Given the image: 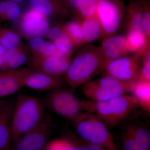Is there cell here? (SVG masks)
<instances>
[{
  "label": "cell",
  "instance_id": "cell-1",
  "mask_svg": "<svg viewBox=\"0 0 150 150\" xmlns=\"http://www.w3.org/2000/svg\"><path fill=\"white\" fill-rule=\"evenodd\" d=\"M45 108L43 101L39 98L22 94L18 96L11 120L12 147L43 120L45 116Z\"/></svg>",
  "mask_w": 150,
  "mask_h": 150
},
{
  "label": "cell",
  "instance_id": "cell-2",
  "mask_svg": "<svg viewBox=\"0 0 150 150\" xmlns=\"http://www.w3.org/2000/svg\"><path fill=\"white\" fill-rule=\"evenodd\" d=\"M105 60L100 47L89 44L79 51L64 75L65 81L73 88L84 85L103 69Z\"/></svg>",
  "mask_w": 150,
  "mask_h": 150
},
{
  "label": "cell",
  "instance_id": "cell-3",
  "mask_svg": "<svg viewBox=\"0 0 150 150\" xmlns=\"http://www.w3.org/2000/svg\"><path fill=\"white\" fill-rule=\"evenodd\" d=\"M83 110L95 113L105 126L121 122L140 106L134 96L124 94L103 101H82Z\"/></svg>",
  "mask_w": 150,
  "mask_h": 150
},
{
  "label": "cell",
  "instance_id": "cell-4",
  "mask_svg": "<svg viewBox=\"0 0 150 150\" xmlns=\"http://www.w3.org/2000/svg\"><path fill=\"white\" fill-rule=\"evenodd\" d=\"M79 136L104 150H118L106 126L98 118L81 114L74 120Z\"/></svg>",
  "mask_w": 150,
  "mask_h": 150
},
{
  "label": "cell",
  "instance_id": "cell-5",
  "mask_svg": "<svg viewBox=\"0 0 150 150\" xmlns=\"http://www.w3.org/2000/svg\"><path fill=\"white\" fill-rule=\"evenodd\" d=\"M136 81H122L105 75L87 83L82 90L84 95L92 101H105L132 91Z\"/></svg>",
  "mask_w": 150,
  "mask_h": 150
},
{
  "label": "cell",
  "instance_id": "cell-6",
  "mask_svg": "<svg viewBox=\"0 0 150 150\" xmlns=\"http://www.w3.org/2000/svg\"><path fill=\"white\" fill-rule=\"evenodd\" d=\"M123 1L116 0H99L96 15L99 20L103 39L117 34L125 17Z\"/></svg>",
  "mask_w": 150,
  "mask_h": 150
},
{
  "label": "cell",
  "instance_id": "cell-7",
  "mask_svg": "<svg viewBox=\"0 0 150 150\" xmlns=\"http://www.w3.org/2000/svg\"><path fill=\"white\" fill-rule=\"evenodd\" d=\"M45 108L59 115L74 120L83 110L80 101L70 91L57 88L50 91L43 101Z\"/></svg>",
  "mask_w": 150,
  "mask_h": 150
},
{
  "label": "cell",
  "instance_id": "cell-8",
  "mask_svg": "<svg viewBox=\"0 0 150 150\" xmlns=\"http://www.w3.org/2000/svg\"><path fill=\"white\" fill-rule=\"evenodd\" d=\"M142 57L137 54L127 55L107 62L102 70L105 75L122 81H132L139 79Z\"/></svg>",
  "mask_w": 150,
  "mask_h": 150
},
{
  "label": "cell",
  "instance_id": "cell-9",
  "mask_svg": "<svg viewBox=\"0 0 150 150\" xmlns=\"http://www.w3.org/2000/svg\"><path fill=\"white\" fill-rule=\"evenodd\" d=\"M126 40L130 45L139 47L148 42L143 30L140 0H130L125 8Z\"/></svg>",
  "mask_w": 150,
  "mask_h": 150
},
{
  "label": "cell",
  "instance_id": "cell-10",
  "mask_svg": "<svg viewBox=\"0 0 150 150\" xmlns=\"http://www.w3.org/2000/svg\"><path fill=\"white\" fill-rule=\"evenodd\" d=\"M16 20L19 35L28 40L46 37L50 28L48 18L32 8L21 14Z\"/></svg>",
  "mask_w": 150,
  "mask_h": 150
},
{
  "label": "cell",
  "instance_id": "cell-11",
  "mask_svg": "<svg viewBox=\"0 0 150 150\" xmlns=\"http://www.w3.org/2000/svg\"><path fill=\"white\" fill-rule=\"evenodd\" d=\"M51 117L46 115L39 124L18 140L11 150H34L45 147L51 134Z\"/></svg>",
  "mask_w": 150,
  "mask_h": 150
},
{
  "label": "cell",
  "instance_id": "cell-12",
  "mask_svg": "<svg viewBox=\"0 0 150 150\" xmlns=\"http://www.w3.org/2000/svg\"><path fill=\"white\" fill-rule=\"evenodd\" d=\"M71 56L59 51L48 57H33L30 68L33 71L60 78L65 74L69 67L72 61Z\"/></svg>",
  "mask_w": 150,
  "mask_h": 150
},
{
  "label": "cell",
  "instance_id": "cell-13",
  "mask_svg": "<svg viewBox=\"0 0 150 150\" xmlns=\"http://www.w3.org/2000/svg\"><path fill=\"white\" fill-rule=\"evenodd\" d=\"M33 70L30 67L0 71V98L12 95L23 87L25 78Z\"/></svg>",
  "mask_w": 150,
  "mask_h": 150
},
{
  "label": "cell",
  "instance_id": "cell-14",
  "mask_svg": "<svg viewBox=\"0 0 150 150\" xmlns=\"http://www.w3.org/2000/svg\"><path fill=\"white\" fill-rule=\"evenodd\" d=\"M100 47L104 58L105 65L112 60L131 54L126 35L116 34L104 38Z\"/></svg>",
  "mask_w": 150,
  "mask_h": 150
},
{
  "label": "cell",
  "instance_id": "cell-15",
  "mask_svg": "<svg viewBox=\"0 0 150 150\" xmlns=\"http://www.w3.org/2000/svg\"><path fill=\"white\" fill-rule=\"evenodd\" d=\"M64 84L59 77L32 70L26 76L23 86L37 91H51L60 88Z\"/></svg>",
  "mask_w": 150,
  "mask_h": 150
},
{
  "label": "cell",
  "instance_id": "cell-16",
  "mask_svg": "<svg viewBox=\"0 0 150 150\" xmlns=\"http://www.w3.org/2000/svg\"><path fill=\"white\" fill-rule=\"evenodd\" d=\"M31 8L47 18H64L71 15L62 0H28Z\"/></svg>",
  "mask_w": 150,
  "mask_h": 150
},
{
  "label": "cell",
  "instance_id": "cell-17",
  "mask_svg": "<svg viewBox=\"0 0 150 150\" xmlns=\"http://www.w3.org/2000/svg\"><path fill=\"white\" fill-rule=\"evenodd\" d=\"M14 103L12 101H6L0 110V150L11 149L10 123Z\"/></svg>",
  "mask_w": 150,
  "mask_h": 150
},
{
  "label": "cell",
  "instance_id": "cell-18",
  "mask_svg": "<svg viewBox=\"0 0 150 150\" xmlns=\"http://www.w3.org/2000/svg\"><path fill=\"white\" fill-rule=\"evenodd\" d=\"M46 36L55 45L57 50L62 53L71 55L75 49L62 26L50 27Z\"/></svg>",
  "mask_w": 150,
  "mask_h": 150
},
{
  "label": "cell",
  "instance_id": "cell-19",
  "mask_svg": "<svg viewBox=\"0 0 150 150\" xmlns=\"http://www.w3.org/2000/svg\"><path fill=\"white\" fill-rule=\"evenodd\" d=\"M85 44L96 41L101 38L102 30L96 14L81 21Z\"/></svg>",
  "mask_w": 150,
  "mask_h": 150
},
{
  "label": "cell",
  "instance_id": "cell-20",
  "mask_svg": "<svg viewBox=\"0 0 150 150\" xmlns=\"http://www.w3.org/2000/svg\"><path fill=\"white\" fill-rule=\"evenodd\" d=\"M28 46L32 52L33 57L35 58L48 57L56 54L59 51L52 42L43 40L40 38L29 40Z\"/></svg>",
  "mask_w": 150,
  "mask_h": 150
},
{
  "label": "cell",
  "instance_id": "cell-21",
  "mask_svg": "<svg viewBox=\"0 0 150 150\" xmlns=\"http://www.w3.org/2000/svg\"><path fill=\"white\" fill-rule=\"evenodd\" d=\"M62 26L71 41L75 49L85 44L81 21L74 18L67 22Z\"/></svg>",
  "mask_w": 150,
  "mask_h": 150
},
{
  "label": "cell",
  "instance_id": "cell-22",
  "mask_svg": "<svg viewBox=\"0 0 150 150\" xmlns=\"http://www.w3.org/2000/svg\"><path fill=\"white\" fill-rule=\"evenodd\" d=\"M134 96L138 100L140 106L146 111L150 110V81L138 79L135 82L132 90Z\"/></svg>",
  "mask_w": 150,
  "mask_h": 150
},
{
  "label": "cell",
  "instance_id": "cell-23",
  "mask_svg": "<svg viewBox=\"0 0 150 150\" xmlns=\"http://www.w3.org/2000/svg\"><path fill=\"white\" fill-rule=\"evenodd\" d=\"M5 60L7 71L18 69L28 61V56L22 46L7 51L4 55Z\"/></svg>",
  "mask_w": 150,
  "mask_h": 150
},
{
  "label": "cell",
  "instance_id": "cell-24",
  "mask_svg": "<svg viewBox=\"0 0 150 150\" xmlns=\"http://www.w3.org/2000/svg\"><path fill=\"white\" fill-rule=\"evenodd\" d=\"M21 14L18 4L8 0L0 1V22L16 20Z\"/></svg>",
  "mask_w": 150,
  "mask_h": 150
},
{
  "label": "cell",
  "instance_id": "cell-25",
  "mask_svg": "<svg viewBox=\"0 0 150 150\" xmlns=\"http://www.w3.org/2000/svg\"><path fill=\"white\" fill-rule=\"evenodd\" d=\"M0 43L6 51L22 46L19 34L6 28H0Z\"/></svg>",
  "mask_w": 150,
  "mask_h": 150
},
{
  "label": "cell",
  "instance_id": "cell-26",
  "mask_svg": "<svg viewBox=\"0 0 150 150\" xmlns=\"http://www.w3.org/2000/svg\"><path fill=\"white\" fill-rule=\"evenodd\" d=\"M126 134L150 149V133L147 129L142 127L130 126L127 128Z\"/></svg>",
  "mask_w": 150,
  "mask_h": 150
},
{
  "label": "cell",
  "instance_id": "cell-27",
  "mask_svg": "<svg viewBox=\"0 0 150 150\" xmlns=\"http://www.w3.org/2000/svg\"><path fill=\"white\" fill-rule=\"evenodd\" d=\"M98 1L99 0H88L83 6L74 14V18L81 21L84 19L96 14Z\"/></svg>",
  "mask_w": 150,
  "mask_h": 150
},
{
  "label": "cell",
  "instance_id": "cell-28",
  "mask_svg": "<svg viewBox=\"0 0 150 150\" xmlns=\"http://www.w3.org/2000/svg\"><path fill=\"white\" fill-rule=\"evenodd\" d=\"M142 7L143 30L148 42L150 43V3L149 0H140Z\"/></svg>",
  "mask_w": 150,
  "mask_h": 150
},
{
  "label": "cell",
  "instance_id": "cell-29",
  "mask_svg": "<svg viewBox=\"0 0 150 150\" xmlns=\"http://www.w3.org/2000/svg\"><path fill=\"white\" fill-rule=\"evenodd\" d=\"M141 61L142 65L139 79L150 81V49L145 52Z\"/></svg>",
  "mask_w": 150,
  "mask_h": 150
},
{
  "label": "cell",
  "instance_id": "cell-30",
  "mask_svg": "<svg viewBox=\"0 0 150 150\" xmlns=\"http://www.w3.org/2000/svg\"><path fill=\"white\" fill-rule=\"evenodd\" d=\"M71 143L66 139H59L48 142L45 150H69Z\"/></svg>",
  "mask_w": 150,
  "mask_h": 150
},
{
  "label": "cell",
  "instance_id": "cell-31",
  "mask_svg": "<svg viewBox=\"0 0 150 150\" xmlns=\"http://www.w3.org/2000/svg\"><path fill=\"white\" fill-rule=\"evenodd\" d=\"M123 150H149L134 138L126 134L122 142Z\"/></svg>",
  "mask_w": 150,
  "mask_h": 150
},
{
  "label": "cell",
  "instance_id": "cell-32",
  "mask_svg": "<svg viewBox=\"0 0 150 150\" xmlns=\"http://www.w3.org/2000/svg\"><path fill=\"white\" fill-rule=\"evenodd\" d=\"M88 0H62L66 8L71 14H74L81 7L86 4Z\"/></svg>",
  "mask_w": 150,
  "mask_h": 150
},
{
  "label": "cell",
  "instance_id": "cell-33",
  "mask_svg": "<svg viewBox=\"0 0 150 150\" xmlns=\"http://www.w3.org/2000/svg\"><path fill=\"white\" fill-rule=\"evenodd\" d=\"M71 143V146L69 150H104L103 148L97 145L91 144L86 146H75Z\"/></svg>",
  "mask_w": 150,
  "mask_h": 150
},
{
  "label": "cell",
  "instance_id": "cell-34",
  "mask_svg": "<svg viewBox=\"0 0 150 150\" xmlns=\"http://www.w3.org/2000/svg\"><path fill=\"white\" fill-rule=\"evenodd\" d=\"M0 71H7L6 61L4 55L0 56Z\"/></svg>",
  "mask_w": 150,
  "mask_h": 150
},
{
  "label": "cell",
  "instance_id": "cell-35",
  "mask_svg": "<svg viewBox=\"0 0 150 150\" xmlns=\"http://www.w3.org/2000/svg\"><path fill=\"white\" fill-rule=\"evenodd\" d=\"M6 52V50L5 48H4L0 43V56L4 55Z\"/></svg>",
  "mask_w": 150,
  "mask_h": 150
},
{
  "label": "cell",
  "instance_id": "cell-36",
  "mask_svg": "<svg viewBox=\"0 0 150 150\" xmlns=\"http://www.w3.org/2000/svg\"><path fill=\"white\" fill-rule=\"evenodd\" d=\"M6 101L2 99L1 98H0V110L4 106L5 104Z\"/></svg>",
  "mask_w": 150,
  "mask_h": 150
},
{
  "label": "cell",
  "instance_id": "cell-37",
  "mask_svg": "<svg viewBox=\"0 0 150 150\" xmlns=\"http://www.w3.org/2000/svg\"><path fill=\"white\" fill-rule=\"evenodd\" d=\"M8 1H11L13 2L16 3L17 4H20L23 2L24 0H8Z\"/></svg>",
  "mask_w": 150,
  "mask_h": 150
},
{
  "label": "cell",
  "instance_id": "cell-38",
  "mask_svg": "<svg viewBox=\"0 0 150 150\" xmlns=\"http://www.w3.org/2000/svg\"><path fill=\"white\" fill-rule=\"evenodd\" d=\"M45 147H46V146L42 148H40V149H35L34 150H45Z\"/></svg>",
  "mask_w": 150,
  "mask_h": 150
},
{
  "label": "cell",
  "instance_id": "cell-39",
  "mask_svg": "<svg viewBox=\"0 0 150 150\" xmlns=\"http://www.w3.org/2000/svg\"><path fill=\"white\" fill-rule=\"evenodd\" d=\"M116 1H123V0H116Z\"/></svg>",
  "mask_w": 150,
  "mask_h": 150
},
{
  "label": "cell",
  "instance_id": "cell-40",
  "mask_svg": "<svg viewBox=\"0 0 150 150\" xmlns=\"http://www.w3.org/2000/svg\"><path fill=\"white\" fill-rule=\"evenodd\" d=\"M1 1V0H0V1Z\"/></svg>",
  "mask_w": 150,
  "mask_h": 150
}]
</instances>
